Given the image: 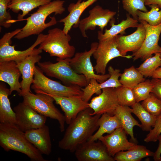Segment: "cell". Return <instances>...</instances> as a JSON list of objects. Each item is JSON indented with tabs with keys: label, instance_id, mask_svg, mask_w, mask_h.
Here are the masks:
<instances>
[{
	"label": "cell",
	"instance_id": "cell-30",
	"mask_svg": "<svg viewBox=\"0 0 161 161\" xmlns=\"http://www.w3.org/2000/svg\"><path fill=\"white\" fill-rule=\"evenodd\" d=\"M131 107L132 113L137 117L141 122L142 129L149 131L155 125L157 116L148 112L140 102H136Z\"/></svg>",
	"mask_w": 161,
	"mask_h": 161
},
{
	"label": "cell",
	"instance_id": "cell-43",
	"mask_svg": "<svg viewBox=\"0 0 161 161\" xmlns=\"http://www.w3.org/2000/svg\"><path fill=\"white\" fill-rule=\"evenodd\" d=\"M152 78L161 79V66L158 68L154 72Z\"/></svg>",
	"mask_w": 161,
	"mask_h": 161
},
{
	"label": "cell",
	"instance_id": "cell-42",
	"mask_svg": "<svg viewBox=\"0 0 161 161\" xmlns=\"http://www.w3.org/2000/svg\"><path fill=\"white\" fill-rule=\"evenodd\" d=\"M152 4L157 5L160 8H161V0H145V5L149 6Z\"/></svg>",
	"mask_w": 161,
	"mask_h": 161
},
{
	"label": "cell",
	"instance_id": "cell-44",
	"mask_svg": "<svg viewBox=\"0 0 161 161\" xmlns=\"http://www.w3.org/2000/svg\"><path fill=\"white\" fill-rule=\"evenodd\" d=\"M160 57H161V52L160 53Z\"/></svg>",
	"mask_w": 161,
	"mask_h": 161
},
{
	"label": "cell",
	"instance_id": "cell-7",
	"mask_svg": "<svg viewBox=\"0 0 161 161\" xmlns=\"http://www.w3.org/2000/svg\"><path fill=\"white\" fill-rule=\"evenodd\" d=\"M34 92L41 91L52 95L69 97L82 95L81 87L76 86H66L51 79L45 76L38 66H35L34 79L31 86Z\"/></svg>",
	"mask_w": 161,
	"mask_h": 161
},
{
	"label": "cell",
	"instance_id": "cell-35",
	"mask_svg": "<svg viewBox=\"0 0 161 161\" xmlns=\"http://www.w3.org/2000/svg\"><path fill=\"white\" fill-rule=\"evenodd\" d=\"M154 87L151 80H145L132 89L136 102H140L147 98Z\"/></svg>",
	"mask_w": 161,
	"mask_h": 161
},
{
	"label": "cell",
	"instance_id": "cell-19",
	"mask_svg": "<svg viewBox=\"0 0 161 161\" xmlns=\"http://www.w3.org/2000/svg\"><path fill=\"white\" fill-rule=\"evenodd\" d=\"M108 70L110 77L104 82L98 83L96 79H92L86 86L81 88L83 92L82 98L84 101L88 102L94 94H100L103 89L108 87L116 88L122 86L119 80L121 74L120 70L114 69L110 66Z\"/></svg>",
	"mask_w": 161,
	"mask_h": 161
},
{
	"label": "cell",
	"instance_id": "cell-24",
	"mask_svg": "<svg viewBox=\"0 0 161 161\" xmlns=\"http://www.w3.org/2000/svg\"><path fill=\"white\" fill-rule=\"evenodd\" d=\"M10 89L5 84L0 83V123L16 125L15 113L11 106L8 96L10 95Z\"/></svg>",
	"mask_w": 161,
	"mask_h": 161
},
{
	"label": "cell",
	"instance_id": "cell-20",
	"mask_svg": "<svg viewBox=\"0 0 161 161\" xmlns=\"http://www.w3.org/2000/svg\"><path fill=\"white\" fill-rule=\"evenodd\" d=\"M126 134L124 129L120 127L110 134L102 136L98 140L105 145L110 155L114 157L119 152L129 150L137 145L128 140Z\"/></svg>",
	"mask_w": 161,
	"mask_h": 161
},
{
	"label": "cell",
	"instance_id": "cell-28",
	"mask_svg": "<svg viewBox=\"0 0 161 161\" xmlns=\"http://www.w3.org/2000/svg\"><path fill=\"white\" fill-rule=\"evenodd\" d=\"M51 1V0H12L7 7L16 13L21 11L22 14L18 15L17 21H21L33 9L48 4Z\"/></svg>",
	"mask_w": 161,
	"mask_h": 161
},
{
	"label": "cell",
	"instance_id": "cell-23",
	"mask_svg": "<svg viewBox=\"0 0 161 161\" xmlns=\"http://www.w3.org/2000/svg\"><path fill=\"white\" fill-rule=\"evenodd\" d=\"M98 0H78L76 3H70L67 7L69 13L64 18L60 20L59 22L64 23L63 30L66 34H68L72 27H78L80 18L84 11L89 7Z\"/></svg>",
	"mask_w": 161,
	"mask_h": 161
},
{
	"label": "cell",
	"instance_id": "cell-29",
	"mask_svg": "<svg viewBox=\"0 0 161 161\" xmlns=\"http://www.w3.org/2000/svg\"><path fill=\"white\" fill-rule=\"evenodd\" d=\"M154 152L143 145L137 144L133 148L126 151H121L114 157L115 161H140L145 157L153 156Z\"/></svg>",
	"mask_w": 161,
	"mask_h": 161
},
{
	"label": "cell",
	"instance_id": "cell-40",
	"mask_svg": "<svg viewBox=\"0 0 161 161\" xmlns=\"http://www.w3.org/2000/svg\"><path fill=\"white\" fill-rule=\"evenodd\" d=\"M151 81L154 85L151 92L161 100V79L152 78Z\"/></svg>",
	"mask_w": 161,
	"mask_h": 161
},
{
	"label": "cell",
	"instance_id": "cell-18",
	"mask_svg": "<svg viewBox=\"0 0 161 161\" xmlns=\"http://www.w3.org/2000/svg\"><path fill=\"white\" fill-rule=\"evenodd\" d=\"M137 28L134 32L129 35L120 34L115 36L117 48L120 54L125 58H132V55H126L127 52L137 51L140 48L144 40L146 32L143 25L140 23Z\"/></svg>",
	"mask_w": 161,
	"mask_h": 161
},
{
	"label": "cell",
	"instance_id": "cell-5",
	"mask_svg": "<svg viewBox=\"0 0 161 161\" xmlns=\"http://www.w3.org/2000/svg\"><path fill=\"white\" fill-rule=\"evenodd\" d=\"M71 37L60 29L49 30L46 36L39 44L38 49L48 53L51 57L61 59L71 58L75 54V47L69 42Z\"/></svg>",
	"mask_w": 161,
	"mask_h": 161
},
{
	"label": "cell",
	"instance_id": "cell-41",
	"mask_svg": "<svg viewBox=\"0 0 161 161\" xmlns=\"http://www.w3.org/2000/svg\"><path fill=\"white\" fill-rule=\"evenodd\" d=\"M158 140L159 141L158 146L156 151L154 152L153 156L154 159L155 161H160L161 159V133L158 138Z\"/></svg>",
	"mask_w": 161,
	"mask_h": 161
},
{
	"label": "cell",
	"instance_id": "cell-25",
	"mask_svg": "<svg viewBox=\"0 0 161 161\" xmlns=\"http://www.w3.org/2000/svg\"><path fill=\"white\" fill-rule=\"evenodd\" d=\"M131 113H132V108L129 106L119 105L115 109L114 115L117 117L122 128L127 134L130 135L133 142L136 143L137 140L134 136L133 128L135 126L141 128V125L132 116Z\"/></svg>",
	"mask_w": 161,
	"mask_h": 161
},
{
	"label": "cell",
	"instance_id": "cell-15",
	"mask_svg": "<svg viewBox=\"0 0 161 161\" xmlns=\"http://www.w3.org/2000/svg\"><path fill=\"white\" fill-rule=\"evenodd\" d=\"M35 92L52 97L55 103L60 106L64 112L65 123L69 125L80 112L89 107V103L84 101L82 96L64 97L49 94L41 91Z\"/></svg>",
	"mask_w": 161,
	"mask_h": 161
},
{
	"label": "cell",
	"instance_id": "cell-3",
	"mask_svg": "<svg viewBox=\"0 0 161 161\" xmlns=\"http://www.w3.org/2000/svg\"><path fill=\"white\" fill-rule=\"evenodd\" d=\"M0 145L5 151L23 153L32 161H48L27 139L25 132L15 124L0 123Z\"/></svg>",
	"mask_w": 161,
	"mask_h": 161
},
{
	"label": "cell",
	"instance_id": "cell-13",
	"mask_svg": "<svg viewBox=\"0 0 161 161\" xmlns=\"http://www.w3.org/2000/svg\"><path fill=\"white\" fill-rule=\"evenodd\" d=\"M89 16L80 20L79 28L82 36L84 38L87 36L86 30H94L97 26L99 27L103 32L104 28L116 14V12L108 9H104L99 5L94 7L89 12Z\"/></svg>",
	"mask_w": 161,
	"mask_h": 161
},
{
	"label": "cell",
	"instance_id": "cell-12",
	"mask_svg": "<svg viewBox=\"0 0 161 161\" xmlns=\"http://www.w3.org/2000/svg\"><path fill=\"white\" fill-rule=\"evenodd\" d=\"M144 25L146 30V35L140 48L132 55L134 61L139 58L144 60L152 55L161 52V47L158 41L161 33V23L156 26L150 25L145 21H139Z\"/></svg>",
	"mask_w": 161,
	"mask_h": 161
},
{
	"label": "cell",
	"instance_id": "cell-6",
	"mask_svg": "<svg viewBox=\"0 0 161 161\" xmlns=\"http://www.w3.org/2000/svg\"><path fill=\"white\" fill-rule=\"evenodd\" d=\"M23 102L38 113L47 117L57 120L61 132L65 130V118L53 103L54 98L47 94L30 92L22 96Z\"/></svg>",
	"mask_w": 161,
	"mask_h": 161
},
{
	"label": "cell",
	"instance_id": "cell-34",
	"mask_svg": "<svg viewBox=\"0 0 161 161\" xmlns=\"http://www.w3.org/2000/svg\"><path fill=\"white\" fill-rule=\"evenodd\" d=\"M114 89L119 105L131 106L136 103L132 89L122 86Z\"/></svg>",
	"mask_w": 161,
	"mask_h": 161
},
{
	"label": "cell",
	"instance_id": "cell-21",
	"mask_svg": "<svg viewBox=\"0 0 161 161\" xmlns=\"http://www.w3.org/2000/svg\"><path fill=\"white\" fill-rule=\"evenodd\" d=\"M25 136L42 154L49 155L52 151V145L49 127L45 125L25 132Z\"/></svg>",
	"mask_w": 161,
	"mask_h": 161
},
{
	"label": "cell",
	"instance_id": "cell-33",
	"mask_svg": "<svg viewBox=\"0 0 161 161\" xmlns=\"http://www.w3.org/2000/svg\"><path fill=\"white\" fill-rule=\"evenodd\" d=\"M151 10L147 12L138 10L137 12L138 21L143 20L152 26H156L161 23V10L155 4L149 6Z\"/></svg>",
	"mask_w": 161,
	"mask_h": 161
},
{
	"label": "cell",
	"instance_id": "cell-8",
	"mask_svg": "<svg viewBox=\"0 0 161 161\" xmlns=\"http://www.w3.org/2000/svg\"><path fill=\"white\" fill-rule=\"evenodd\" d=\"M21 29H17L5 33L0 39V61H14L16 63L21 61L34 51L35 47L39 45L47 35L41 33L34 43L28 49L23 51L16 50L15 45L12 46V38L19 33Z\"/></svg>",
	"mask_w": 161,
	"mask_h": 161
},
{
	"label": "cell",
	"instance_id": "cell-2",
	"mask_svg": "<svg viewBox=\"0 0 161 161\" xmlns=\"http://www.w3.org/2000/svg\"><path fill=\"white\" fill-rule=\"evenodd\" d=\"M64 2L63 0H56L39 7L37 11L30 16L21 20H26V24L14 38L21 40L31 35H38L46 29L56 24L57 21L55 16H49L51 20L47 23H46L45 21L52 13H54L55 15L62 14L65 10L64 7Z\"/></svg>",
	"mask_w": 161,
	"mask_h": 161
},
{
	"label": "cell",
	"instance_id": "cell-17",
	"mask_svg": "<svg viewBox=\"0 0 161 161\" xmlns=\"http://www.w3.org/2000/svg\"><path fill=\"white\" fill-rule=\"evenodd\" d=\"M42 51L39 49L35 48L31 54L23 60L16 63L19 69L22 78L20 82L21 92L18 94L21 96L31 92L30 86L33 82L35 64L40 62L42 57L40 54Z\"/></svg>",
	"mask_w": 161,
	"mask_h": 161
},
{
	"label": "cell",
	"instance_id": "cell-26",
	"mask_svg": "<svg viewBox=\"0 0 161 161\" xmlns=\"http://www.w3.org/2000/svg\"><path fill=\"white\" fill-rule=\"evenodd\" d=\"M99 127L88 141L97 140L105 133L110 134L116 129L122 127L120 121L115 115L104 113L101 115L98 120Z\"/></svg>",
	"mask_w": 161,
	"mask_h": 161
},
{
	"label": "cell",
	"instance_id": "cell-10",
	"mask_svg": "<svg viewBox=\"0 0 161 161\" xmlns=\"http://www.w3.org/2000/svg\"><path fill=\"white\" fill-rule=\"evenodd\" d=\"M92 55L96 60L94 70L96 74L101 75L106 74L107 65L111 60L118 57L125 58L117 48L115 36L99 41Z\"/></svg>",
	"mask_w": 161,
	"mask_h": 161
},
{
	"label": "cell",
	"instance_id": "cell-11",
	"mask_svg": "<svg viewBox=\"0 0 161 161\" xmlns=\"http://www.w3.org/2000/svg\"><path fill=\"white\" fill-rule=\"evenodd\" d=\"M16 115V126L25 132L44 126L47 117L38 113L23 102L13 109Z\"/></svg>",
	"mask_w": 161,
	"mask_h": 161
},
{
	"label": "cell",
	"instance_id": "cell-45",
	"mask_svg": "<svg viewBox=\"0 0 161 161\" xmlns=\"http://www.w3.org/2000/svg\"><path fill=\"white\" fill-rule=\"evenodd\" d=\"M9 0L10 1H11V0Z\"/></svg>",
	"mask_w": 161,
	"mask_h": 161
},
{
	"label": "cell",
	"instance_id": "cell-16",
	"mask_svg": "<svg viewBox=\"0 0 161 161\" xmlns=\"http://www.w3.org/2000/svg\"><path fill=\"white\" fill-rule=\"evenodd\" d=\"M119 105L114 88L108 87L102 89L101 93L94 97L89 103V107L93 112L92 115H101L107 113L114 115Z\"/></svg>",
	"mask_w": 161,
	"mask_h": 161
},
{
	"label": "cell",
	"instance_id": "cell-38",
	"mask_svg": "<svg viewBox=\"0 0 161 161\" xmlns=\"http://www.w3.org/2000/svg\"><path fill=\"white\" fill-rule=\"evenodd\" d=\"M9 0H0V25L5 28H9L13 23L12 17L7 11Z\"/></svg>",
	"mask_w": 161,
	"mask_h": 161
},
{
	"label": "cell",
	"instance_id": "cell-36",
	"mask_svg": "<svg viewBox=\"0 0 161 161\" xmlns=\"http://www.w3.org/2000/svg\"><path fill=\"white\" fill-rule=\"evenodd\" d=\"M145 0H122V3L123 9L126 10L129 15H131L133 18L138 19L137 12L140 10L143 12L148 11L145 6Z\"/></svg>",
	"mask_w": 161,
	"mask_h": 161
},
{
	"label": "cell",
	"instance_id": "cell-46",
	"mask_svg": "<svg viewBox=\"0 0 161 161\" xmlns=\"http://www.w3.org/2000/svg\"><path fill=\"white\" fill-rule=\"evenodd\" d=\"M160 161H161V159L160 160Z\"/></svg>",
	"mask_w": 161,
	"mask_h": 161
},
{
	"label": "cell",
	"instance_id": "cell-32",
	"mask_svg": "<svg viewBox=\"0 0 161 161\" xmlns=\"http://www.w3.org/2000/svg\"><path fill=\"white\" fill-rule=\"evenodd\" d=\"M145 61L136 69L145 78L152 77L157 69L161 66L160 53H156Z\"/></svg>",
	"mask_w": 161,
	"mask_h": 161
},
{
	"label": "cell",
	"instance_id": "cell-4",
	"mask_svg": "<svg viewBox=\"0 0 161 161\" xmlns=\"http://www.w3.org/2000/svg\"><path fill=\"white\" fill-rule=\"evenodd\" d=\"M70 59L57 58L55 63L48 61L39 62L37 64L46 75L58 79L66 85L85 87L88 83L86 78L73 70L70 64Z\"/></svg>",
	"mask_w": 161,
	"mask_h": 161
},
{
	"label": "cell",
	"instance_id": "cell-27",
	"mask_svg": "<svg viewBox=\"0 0 161 161\" xmlns=\"http://www.w3.org/2000/svg\"><path fill=\"white\" fill-rule=\"evenodd\" d=\"M129 14H127V18L123 20L117 24H114L115 20L112 19L110 21L111 28L109 29H106L105 32L99 30L97 32V38L99 41L102 40L110 38L113 37L120 34L123 35L125 33V30L130 27H137L139 25L138 20L131 18Z\"/></svg>",
	"mask_w": 161,
	"mask_h": 161
},
{
	"label": "cell",
	"instance_id": "cell-9",
	"mask_svg": "<svg viewBox=\"0 0 161 161\" xmlns=\"http://www.w3.org/2000/svg\"><path fill=\"white\" fill-rule=\"evenodd\" d=\"M98 44V43L97 42H92L89 50L76 52L70 59V64L71 67L78 74L83 75L88 83L92 79H95L98 83H102L110 77L109 73L99 75L95 72L94 67L91 61V57Z\"/></svg>",
	"mask_w": 161,
	"mask_h": 161
},
{
	"label": "cell",
	"instance_id": "cell-39",
	"mask_svg": "<svg viewBox=\"0 0 161 161\" xmlns=\"http://www.w3.org/2000/svg\"><path fill=\"white\" fill-rule=\"evenodd\" d=\"M161 133V113L157 116L154 126L146 135L144 141L146 143L155 142Z\"/></svg>",
	"mask_w": 161,
	"mask_h": 161
},
{
	"label": "cell",
	"instance_id": "cell-37",
	"mask_svg": "<svg viewBox=\"0 0 161 161\" xmlns=\"http://www.w3.org/2000/svg\"><path fill=\"white\" fill-rule=\"evenodd\" d=\"M143 108L151 114L157 116L161 113V100L151 92L141 104Z\"/></svg>",
	"mask_w": 161,
	"mask_h": 161
},
{
	"label": "cell",
	"instance_id": "cell-31",
	"mask_svg": "<svg viewBox=\"0 0 161 161\" xmlns=\"http://www.w3.org/2000/svg\"><path fill=\"white\" fill-rule=\"evenodd\" d=\"M120 78L119 81L123 86L131 89L145 80L144 76L133 66L125 69Z\"/></svg>",
	"mask_w": 161,
	"mask_h": 161
},
{
	"label": "cell",
	"instance_id": "cell-22",
	"mask_svg": "<svg viewBox=\"0 0 161 161\" xmlns=\"http://www.w3.org/2000/svg\"><path fill=\"white\" fill-rule=\"evenodd\" d=\"M21 76L16 63L14 61H0V80L10 86V94L16 91L18 94L21 92L19 79Z\"/></svg>",
	"mask_w": 161,
	"mask_h": 161
},
{
	"label": "cell",
	"instance_id": "cell-14",
	"mask_svg": "<svg viewBox=\"0 0 161 161\" xmlns=\"http://www.w3.org/2000/svg\"><path fill=\"white\" fill-rule=\"evenodd\" d=\"M75 154L79 161H114L105 145L99 140L87 141L76 149Z\"/></svg>",
	"mask_w": 161,
	"mask_h": 161
},
{
	"label": "cell",
	"instance_id": "cell-1",
	"mask_svg": "<svg viewBox=\"0 0 161 161\" xmlns=\"http://www.w3.org/2000/svg\"><path fill=\"white\" fill-rule=\"evenodd\" d=\"M93 112L89 107L71 121L58 143L60 148L74 152L79 145L88 141L94 134L99 127L98 120L101 115H92Z\"/></svg>",
	"mask_w": 161,
	"mask_h": 161
}]
</instances>
